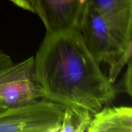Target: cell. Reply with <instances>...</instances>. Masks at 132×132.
<instances>
[{"mask_svg":"<svg viewBox=\"0 0 132 132\" xmlns=\"http://www.w3.org/2000/svg\"><path fill=\"white\" fill-rule=\"evenodd\" d=\"M6 109H5V108H4L3 106L2 105H1V104H0V113H1V112H3V111H5V110H6Z\"/></svg>","mask_w":132,"mask_h":132,"instance_id":"cell-13","label":"cell"},{"mask_svg":"<svg viewBox=\"0 0 132 132\" xmlns=\"http://www.w3.org/2000/svg\"><path fill=\"white\" fill-rule=\"evenodd\" d=\"M42 99L35 73L34 56L0 73V104L5 109L19 108Z\"/></svg>","mask_w":132,"mask_h":132,"instance_id":"cell-4","label":"cell"},{"mask_svg":"<svg viewBox=\"0 0 132 132\" xmlns=\"http://www.w3.org/2000/svg\"><path fill=\"white\" fill-rule=\"evenodd\" d=\"M34 63L42 99L94 115L117 95L77 28L46 32Z\"/></svg>","mask_w":132,"mask_h":132,"instance_id":"cell-1","label":"cell"},{"mask_svg":"<svg viewBox=\"0 0 132 132\" xmlns=\"http://www.w3.org/2000/svg\"><path fill=\"white\" fill-rule=\"evenodd\" d=\"M77 29L96 60L112 68L132 41V14L103 13L86 4Z\"/></svg>","mask_w":132,"mask_h":132,"instance_id":"cell-2","label":"cell"},{"mask_svg":"<svg viewBox=\"0 0 132 132\" xmlns=\"http://www.w3.org/2000/svg\"><path fill=\"white\" fill-rule=\"evenodd\" d=\"M86 4L106 14L132 13V0H87Z\"/></svg>","mask_w":132,"mask_h":132,"instance_id":"cell-8","label":"cell"},{"mask_svg":"<svg viewBox=\"0 0 132 132\" xmlns=\"http://www.w3.org/2000/svg\"><path fill=\"white\" fill-rule=\"evenodd\" d=\"M122 87L132 98V57L127 63V68L122 80Z\"/></svg>","mask_w":132,"mask_h":132,"instance_id":"cell-10","label":"cell"},{"mask_svg":"<svg viewBox=\"0 0 132 132\" xmlns=\"http://www.w3.org/2000/svg\"><path fill=\"white\" fill-rule=\"evenodd\" d=\"M13 64L10 55L0 50V73Z\"/></svg>","mask_w":132,"mask_h":132,"instance_id":"cell-12","label":"cell"},{"mask_svg":"<svg viewBox=\"0 0 132 132\" xmlns=\"http://www.w3.org/2000/svg\"><path fill=\"white\" fill-rule=\"evenodd\" d=\"M94 114L76 106H64L59 132L88 131Z\"/></svg>","mask_w":132,"mask_h":132,"instance_id":"cell-7","label":"cell"},{"mask_svg":"<svg viewBox=\"0 0 132 132\" xmlns=\"http://www.w3.org/2000/svg\"><path fill=\"white\" fill-rule=\"evenodd\" d=\"M87 0H35L36 14L46 32L78 28Z\"/></svg>","mask_w":132,"mask_h":132,"instance_id":"cell-5","label":"cell"},{"mask_svg":"<svg viewBox=\"0 0 132 132\" xmlns=\"http://www.w3.org/2000/svg\"><path fill=\"white\" fill-rule=\"evenodd\" d=\"M132 57V41L131 43L129 45L128 48L125 52V54L122 55L121 58L119 59L118 61L117 62L116 64L112 67V68H110L109 74L108 76V78L109 81L112 82V84L115 82L116 78L118 76L119 73L121 71L122 68H123L124 66L128 62L130 58Z\"/></svg>","mask_w":132,"mask_h":132,"instance_id":"cell-9","label":"cell"},{"mask_svg":"<svg viewBox=\"0 0 132 132\" xmlns=\"http://www.w3.org/2000/svg\"><path fill=\"white\" fill-rule=\"evenodd\" d=\"M88 131L132 132V107H104L94 115Z\"/></svg>","mask_w":132,"mask_h":132,"instance_id":"cell-6","label":"cell"},{"mask_svg":"<svg viewBox=\"0 0 132 132\" xmlns=\"http://www.w3.org/2000/svg\"><path fill=\"white\" fill-rule=\"evenodd\" d=\"M64 106L43 99L0 113V132H59Z\"/></svg>","mask_w":132,"mask_h":132,"instance_id":"cell-3","label":"cell"},{"mask_svg":"<svg viewBox=\"0 0 132 132\" xmlns=\"http://www.w3.org/2000/svg\"><path fill=\"white\" fill-rule=\"evenodd\" d=\"M18 7L36 14L35 0H9Z\"/></svg>","mask_w":132,"mask_h":132,"instance_id":"cell-11","label":"cell"}]
</instances>
